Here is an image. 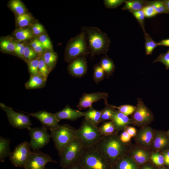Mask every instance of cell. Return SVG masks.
Returning a JSON list of instances; mask_svg holds the SVG:
<instances>
[{
	"mask_svg": "<svg viewBox=\"0 0 169 169\" xmlns=\"http://www.w3.org/2000/svg\"><path fill=\"white\" fill-rule=\"evenodd\" d=\"M51 71L41 56L39 61L38 74L47 80L49 74Z\"/></svg>",
	"mask_w": 169,
	"mask_h": 169,
	"instance_id": "cell-35",
	"label": "cell"
},
{
	"mask_svg": "<svg viewBox=\"0 0 169 169\" xmlns=\"http://www.w3.org/2000/svg\"><path fill=\"white\" fill-rule=\"evenodd\" d=\"M76 130L67 124L59 125L57 127L50 130L51 137L58 154L66 146L75 139Z\"/></svg>",
	"mask_w": 169,
	"mask_h": 169,
	"instance_id": "cell-7",
	"label": "cell"
},
{
	"mask_svg": "<svg viewBox=\"0 0 169 169\" xmlns=\"http://www.w3.org/2000/svg\"><path fill=\"white\" fill-rule=\"evenodd\" d=\"M10 140L8 138L0 137V161L3 162L5 159L9 157L11 152L10 149Z\"/></svg>",
	"mask_w": 169,
	"mask_h": 169,
	"instance_id": "cell-25",
	"label": "cell"
},
{
	"mask_svg": "<svg viewBox=\"0 0 169 169\" xmlns=\"http://www.w3.org/2000/svg\"><path fill=\"white\" fill-rule=\"evenodd\" d=\"M38 39L45 49L49 50L52 49V45L51 42L46 35L44 34L40 35L38 37Z\"/></svg>",
	"mask_w": 169,
	"mask_h": 169,
	"instance_id": "cell-45",
	"label": "cell"
},
{
	"mask_svg": "<svg viewBox=\"0 0 169 169\" xmlns=\"http://www.w3.org/2000/svg\"><path fill=\"white\" fill-rule=\"evenodd\" d=\"M78 162L83 169H112L104 156L94 147L84 148Z\"/></svg>",
	"mask_w": 169,
	"mask_h": 169,
	"instance_id": "cell-4",
	"label": "cell"
},
{
	"mask_svg": "<svg viewBox=\"0 0 169 169\" xmlns=\"http://www.w3.org/2000/svg\"><path fill=\"white\" fill-rule=\"evenodd\" d=\"M112 169H139L136 162L132 157L125 155L114 166Z\"/></svg>",
	"mask_w": 169,
	"mask_h": 169,
	"instance_id": "cell-21",
	"label": "cell"
},
{
	"mask_svg": "<svg viewBox=\"0 0 169 169\" xmlns=\"http://www.w3.org/2000/svg\"><path fill=\"white\" fill-rule=\"evenodd\" d=\"M30 44L32 48L33 49L37 46L42 44L38 39L35 38L31 42Z\"/></svg>",
	"mask_w": 169,
	"mask_h": 169,
	"instance_id": "cell-51",
	"label": "cell"
},
{
	"mask_svg": "<svg viewBox=\"0 0 169 169\" xmlns=\"http://www.w3.org/2000/svg\"><path fill=\"white\" fill-rule=\"evenodd\" d=\"M104 108L101 110V122L106 120H111L113 115L115 112V108L112 105L108 103L105 104Z\"/></svg>",
	"mask_w": 169,
	"mask_h": 169,
	"instance_id": "cell-29",
	"label": "cell"
},
{
	"mask_svg": "<svg viewBox=\"0 0 169 169\" xmlns=\"http://www.w3.org/2000/svg\"><path fill=\"white\" fill-rule=\"evenodd\" d=\"M125 129V130L127 132L131 137H133L136 135V130L135 127L131 126H128Z\"/></svg>",
	"mask_w": 169,
	"mask_h": 169,
	"instance_id": "cell-49",
	"label": "cell"
},
{
	"mask_svg": "<svg viewBox=\"0 0 169 169\" xmlns=\"http://www.w3.org/2000/svg\"><path fill=\"white\" fill-rule=\"evenodd\" d=\"M37 54L33 49L28 46L25 47L23 59L27 62L35 59L37 57Z\"/></svg>",
	"mask_w": 169,
	"mask_h": 169,
	"instance_id": "cell-41",
	"label": "cell"
},
{
	"mask_svg": "<svg viewBox=\"0 0 169 169\" xmlns=\"http://www.w3.org/2000/svg\"><path fill=\"white\" fill-rule=\"evenodd\" d=\"M41 57L51 71L55 67L58 58L57 54L54 51L49 50L45 52Z\"/></svg>",
	"mask_w": 169,
	"mask_h": 169,
	"instance_id": "cell-26",
	"label": "cell"
},
{
	"mask_svg": "<svg viewBox=\"0 0 169 169\" xmlns=\"http://www.w3.org/2000/svg\"><path fill=\"white\" fill-rule=\"evenodd\" d=\"M82 30L85 33L89 53L91 57L106 54L111 41L106 33L95 27H83Z\"/></svg>",
	"mask_w": 169,
	"mask_h": 169,
	"instance_id": "cell-2",
	"label": "cell"
},
{
	"mask_svg": "<svg viewBox=\"0 0 169 169\" xmlns=\"http://www.w3.org/2000/svg\"><path fill=\"white\" fill-rule=\"evenodd\" d=\"M75 133V138L84 148L94 147L103 136L99 127L85 118Z\"/></svg>",
	"mask_w": 169,
	"mask_h": 169,
	"instance_id": "cell-3",
	"label": "cell"
},
{
	"mask_svg": "<svg viewBox=\"0 0 169 169\" xmlns=\"http://www.w3.org/2000/svg\"><path fill=\"white\" fill-rule=\"evenodd\" d=\"M40 57L39 56L28 62V70L30 75L38 74V68Z\"/></svg>",
	"mask_w": 169,
	"mask_h": 169,
	"instance_id": "cell-36",
	"label": "cell"
},
{
	"mask_svg": "<svg viewBox=\"0 0 169 169\" xmlns=\"http://www.w3.org/2000/svg\"><path fill=\"white\" fill-rule=\"evenodd\" d=\"M86 57L80 56L71 61L68 66L69 73L72 76L80 78L86 74L88 65Z\"/></svg>",
	"mask_w": 169,
	"mask_h": 169,
	"instance_id": "cell-14",
	"label": "cell"
},
{
	"mask_svg": "<svg viewBox=\"0 0 169 169\" xmlns=\"http://www.w3.org/2000/svg\"><path fill=\"white\" fill-rule=\"evenodd\" d=\"M137 20L144 33L146 32L145 28V15L142 10L131 12Z\"/></svg>",
	"mask_w": 169,
	"mask_h": 169,
	"instance_id": "cell-40",
	"label": "cell"
},
{
	"mask_svg": "<svg viewBox=\"0 0 169 169\" xmlns=\"http://www.w3.org/2000/svg\"><path fill=\"white\" fill-rule=\"evenodd\" d=\"M99 128L103 136H108L116 134L115 129L112 120L104 122Z\"/></svg>",
	"mask_w": 169,
	"mask_h": 169,
	"instance_id": "cell-28",
	"label": "cell"
},
{
	"mask_svg": "<svg viewBox=\"0 0 169 169\" xmlns=\"http://www.w3.org/2000/svg\"><path fill=\"white\" fill-rule=\"evenodd\" d=\"M47 80L39 74L30 75L29 80L25 84L26 88L32 90L42 88L46 84Z\"/></svg>",
	"mask_w": 169,
	"mask_h": 169,
	"instance_id": "cell-19",
	"label": "cell"
},
{
	"mask_svg": "<svg viewBox=\"0 0 169 169\" xmlns=\"http://www.w3.org/2000/svg\"><path fill=\"white\" fill-rule=\"evenodd\" d=\"M104 156L112 167L125 156L126 148L117 134L103 136L94 147Z\"/></svg>",
	"mask_w": 169,
	"mask_h": 169,
	"instance_id": "cell-1",
	"label": "cell"
},
{
	"mask_svg": "<svg viewBox=\"0 0 169 169\" xmlns=\"http://www.w3.org/2000/svg\"><path fill=\"white\" fill-rule=\"evenodd\" d=\"M64 169H83V168L80 164L79 162H78L68 166Z\"/></svg>",
	"mask_w": 169,
	"mask_h": 169,
	"instance_id": "cell-54",
	"label": "cell"
},
{
	"mask_svg": "<svg viewBox=\"0 0 169 169\" xmlns=\"http://www.w3.org/2000/svg\"><path fill=\"white\" fill-rule=\"evenodd\" d=\"M0 107L7 114L10 125L13 127L19 129H28L32 125L29 115L18 112L5 104L0 103Z\"/></svg>",
	"mask_w": 169,
	"mask_h": 169,
	"instance_id": "cell-8",
	"label": "cell"
},
{
	"mask_svg": "<svg viewBox=\"0 0 169 169\" xmlns=\"http://www.w3.org/2000/svg\"><path fill=\"white\" fill-rule=\"evenodd\" d=\"M108 94L105 92H98L90 93H84L79 99L77 105L79 109L86 110L92 107L93 103L103 100L105 104L108 103Z\"/></svg>",
	"mask_w": 169,
	"mask_h": 169,
	"instance_id": "cell-13",
	"label": "cell"
},
{
	"mask_svg": "<svg viewBox=\"0 0 169 169\" xmlns=\"http://www.w3.org/2000/svg\"><path fill=\"white\" fill-rule=\"evenodd\" d=\"M31 31L33 34L38 35L44 32V28L41 24L37 23L33 25Z\"/></svg>",
	"mask_w": 169,
	"mask_h": 169,
	"instance_id": "cell-47",
	"label": "cell"
},
{
	"mask_svg": "<svg viewBox=\"0 0 169 169\" xmlns=\"http://www.w3.org/2000/svg\"><path fill=\"white\" fill-rule=\"evenodd\" d=\"M149 1L143 0H125L124 5L122 9L127 10L130 12L142 10L148 5Z\"/></svg>",
	"mask_w": 169,
	"mask_h": 169,
	"instance_id": "cell-20",
	"label": "cell"
},
{
	"mask_svg": "<svg viewBox=\"0 0 169 169\" xmlns=\"http://www.w3.org/2000/svg\"><path fill=\"white\" fill-rule=\"evenodd\" d=\"M54 114L59 121L63 119L74 121L84 116V112L74 109L68 105L61 110Z\"/></svg>",
	"mask_w": 169,
	"mask_h": 169,
	"instance_id": "cell-16",
	"label": "cell"
},
{
	"mask_svg": "<svg viewBox=\"0 0 169 169\" xmlns=\"http://www.w3.org/2000/svg\"><path fill=\"white\" fill-rule=\"evenodd\" d=\"M16 20L18 25L21 27H23L29 24L31 20V17L28 13H25L22 15H18Z\"/></svg>",
	"mask_w": 169,
	"mask_h": 169,
	"instance_id": "cell-38",
	"label": "cell"
},
{
	"mask_svg": "<svg viewBox=\"0 0 169 169\" xmlns=\"http://www.w3.org/2000/svg\"><path fill=\"white\" fill-rule=\"evenodd\" d=\"M25 47L24 44L18 50L15 52L17 56L23 59V55Z\"/></svg>",
	"mask_w": 169,
	"mask_h": 169,
	"instance_id": "cell-50",
	"label": "cell"
},
{
	"mask_svg": "<svg viewBox=\"0 0 169 169\" xmlns=\"http://www.w3.org/2000/svg\"><path fill=\"white\" fill-rule=\"evenodd\" d=\"M44 49H45L41 44L37 46L33 49V50L37 54L40 55L43 53Z\"/></svg>",
	"mask_w": 169,
	"mask_h": 169,
	"instance_id": "cell-52",
	"label": "cell"
},
{
	"mask_svg": "<svg viewBox=\"0 0 169 169\" xmlns=\"http://www.w3.org/2000/svg\"><path fill=\"white\" fill-rule=\"evenodd\" d=\"M163 156L164 159V163L169 166V150L164 151Z\"/></svg>",
	"mask_w": 169,
	"mask_h": 169,
	"instance_id": "cell-53",
	"label": "cell"
},
{
	"mask_svg": "<svg viewBox=\"0 0 169 169\" xmlns=\"http://www.w3.org/2000/svg\"><path fill=\"white\" fill-rule=\"evenodd\" d=\"M28 115L37 118L43 126L50 130L57 127L59 121L54 113L45 110L39 111L32 113H27Z\"/></svg>",
	"mask_w": 169,
	"mask_h": 169,
	"instance_id": "cell-15",
	"label": "cell"
},
{
	"mask_svg": "<svg viewBox=\"0 0 169 169\" xmlns=\"http://www.w3.org/2000/svg\"><path fill=\"white\" fill-rule=\"evenodd\" d=\"M113 106L118 111L127 116L133 113L136 108V106L130 105H124L118 106L113 105Z\"/></svg>",
	"mask_w": 169,
	"mask_h": 169,
	"instance_id": "cell-37",
	"label": "cell"
},
{
	"mask_svg": "<svg viewBox=\"0 0 169 169\" xmlns=\"http://www.w3.org/2000/svg\"><path fill=\"white\" fill-rule=\"evenodd\" d=\"M17 39L19 41H23L32 38L33 33L29 28H24L17 31L15 33Z\"/></svg>",
	"mask_w": 169,
	"mask_h": 169,
	"instance_id": "cell-33",
	"label": "cell"
},
{
	"mask_svg": "<svg viewBox=\"0 0 169 169\" xmlns=\"http://www.w3.org/2000/svg\"><path fill=\"white\" fill-rule=\"evenodd\" d=\"M116 132L125 129L128 125L133 123L132 120L119 111H115L111 120Z\"/></svg>",
	"mask_w": 169,
	"mask_h": 169,
	"instance_id": "cell-18",
	"label": "cell"
},
{
	"mask_svg": "<svg viewBox=\"0 0 169 169\" xmlns=\"http://www.w3.org/2000/svg\"><path fill=\"white\" fill-rule=\"evenodd\" d=\"M140 169H155V168L152 165L147 164L143 166Z\"/></svg>",
	"mask_w": 169,
	"mask_h": 169,
	"instance_id": "cell-56",
	"label": "cell"
},
{
	"mask_svg": "<svg viewBox=\"0 0 169 169\" xmlns=\"http://www.w3.org/2000/svg\"><path fill=\"white\" fill-rule=\"evenodd\" d=\"M84 149L76 138L66 146L59 154L61 168L64 169L78 162Z\"/></svg>",
	"mask_w": 169,
	"mask_h": 169,
	"instance_id": "cell-6",
	"label": "cell"
},
{
	"mask_svg": "<svg viewBox=\"0 0 169 169\" xmlns=\"http://www.w3.org/2000/svg\"><path fill=\"white\" fill-rule=\"evenodd\" d=\"M152 162L157 166H161L164 163V159L163 155L159 153H154L151 156Z\"/></svg>",
	"mask_w": 169,
	"mask_h": 169,
	"instance_id": "cell-43",
	"label": "cell"
},
{
	"mask_svg": "<svg viewBox=\"0 0 169 169\" xmlns=\"http://www.w3.org/2000/svg\"><path fill=\"white\" fill-rule=\"evenodd\" d=\"M160 62L166 67V69H169V49L165 53L161 54L153 61V63Z\"/></svg>",
	"mask_w": 169,
	"mask_h": 169,
	"instance_id": "cell-42",
	"label": "cell"
},
{
	"mask_svg": "<svg viewBox=\"0 0 169 169\" xmlns=\"http://www.w3.org/2000/svg\"><path fill=\"white\" fill-rule=\"evenodd\" d=\"M47 129L43 126L39 127H31L28 129L31 138L29 143L33 151L38 150L49 143L51 137Z\"/></svg>",
	"mask_w": 169,
	"mask_h": 169,
	"instance_id": "cell-10",
	"label": "cell"
},
{
	"mask_svg": "<svg viewBox=\"0 0 169 169\" xmlns=\"http://www.w3.org/2000/svg\"><path fill=\"white\" fill-rule=\"evenodd\" d=\"M101 110H99L94 108L93 107L88 110L84 112V116L87 120L97 126L101 122Z\"/></svg>",
	"mask_w": 169,
	"mask_h": 169,
	"instance_id": "cell-24",
	"label": "cell"
},
{
	"mask_svg": "<svg viewBox=\"0 0 169 169\" xmlns=\"http://www.w3.org/2000/svg\"><path fill=\"white\" fill-rule=\"evenodd\" d=\"M158 46H163L169 47V38L162 40L159 42L158 43Z\"/></svg>",
	"mask_w": 169,
	"mask_h": 169,
	"instance_id": "cell-55",
	"label": "cell"
},
{
	"mask_svg": "<svg viewBox=\"0 0 169 169\" xmlns=\"http://www.w3.org/2000/svg\"><path fill=\"white\" fill-rule=\"evenodd\" d=\"M105 7L108 8H116L124 3L125 0H104L103 1Z\"/></svg>",
	"mask_w": 169,
	"mask_h": 169,
	"instance_id": "cell-44",
	"label": "cell"
},
{
	"mask_svg": "<svg viewBox=\"0 0 169 169\" xmlns=\"http://www.w3.org/2000/svg\"><path fill=\"white\" fill-rule=\"evenodd\" d=\"M9 5L11 8L18 15L25 13V8L23 3L19 0H13L10 1Z\"/></svg>",
	"mask_w": 169,
	"mask_h": 169,
	"instance_id": "cell-34",
	"label": "cell"
},
{
	"mask_svg": "<svg viewBox=\"0 0 169 169\" xmlns=\"http://www.w3.org/2000/svg\"><path fill=\"white\" fill-rule=\"evenodd\" d=\"M24 44L22 43H18L16 44L15 49L14 51V52L18 50Z\"/></svg>",
	"mask_w": 169,
	"mask_h": 169,
	"instance_id": "cell-57",
	"label": "cell"
},
{
	"mask_svg": "<svg viewBox=\"0 0 169 169\" xmlns=\"http://www.w3.org/2000/svg\"><path fill=\"white\" fill-rule=\"evenodd\" d=\"M131 153L132 158L138 165L144 164L148 162L150 159L149 152L143 148L136 149Z\"/></svg>",
	"mask_w": 169,
	"mask_h": 169,
	"instance_id": "cell-22",
	"label": "cell"
},
{
	"mask_svg": "<svg viewBox=\"0 0 169 169\" xmlns=\"http://www.w3.org/2000/svg\"><path fill=\"white\" fill-rule=\"evenodd\" d=\"M154 135V131L151 128L145 127L138 132L136 136V141L141 146L148 147L152 144Z\"/></svg>",
	"mask_w": 169,
	"mask_h": 169,
	"instance_id": "cell-17",
	"label": "cell"
},
{
	"mask_svg": "<svg viewBox=\"0 0 169 169\" xmlns=\"http://www.w3.org/2000/svg\"><path fill=\"white\" fill-rule=\"evenodd\" d=\"M169 143L168 139L165 135L157 133L154 135L152 144L155 149L160 150L167 146Z\"/></svg>",
	"mask_w": 169,
	"mask_h": 169,
	"instance_id": "cell-27",
	"label": "cell"
},
{
	"mask_svg": "<svg viewBox=\"0 0 169 169\" xmlns=\"http://www.w3.org/2000/svg\"></svg>",
	"mask_w": 169,
	"mask_h": 169,
	"instance_id": "cell-60",
	"label": "cell"
},
{
	"mask_svg": "<svg viewBox=\"0 0 169 169\" xmlns=\"http://www.w3.org/2000/svg\"><path fill=\"white\" fill-rule=\"evenodd\" d=\"M29 142L24 141L16 146L11 152L9 159L15 167H24L31 152Z\"/></svg>",
	"mask_w": 169,
	"mask_h": 169,
	"instance_id": "cell-9",
	"label": "cell"
},
{
	"mask_svg": "<svg viewBox=\"0 0 169 169\" xmlns=\"http://www.w3.org/2000/svg\"><path fill=\"white\" fill-rule=\"evenodd\" d=\"M144 13L145 17L151 18L156 16L157 13L153 8L150 5H147L145 7L142 9Z\"/></svg>",
	"mask_w": 169,
	"mask_h": 169,
	"instance_id": "cell-46",
	"label": "cell"
},
{
	"mask_svg": "<svg viewBox=\"0 0 169 169\" xmlns=\"http://www.w3.org/2000/svg\"><path fill=\"white\" fill-rule=\"evenodd\" d=\"M90 54L84 32H81L71 38L68 42L64 54L65 60L70 62L74 59L80 56L86 57Z\"/></svg>",
	"mask_w": 169,
	"mask_h": 169,
	"instance_id": "cell-5",
	"label": "cell"
},
{
	"mask_svg": "<svg viewBox=\"0 0 169 169\" xmlns=\"http://www.w3.org/2000/svg\"><path fill=\"white\" fill-rule=\"evenodd\" d=\"M144 33L146 54L147 55H150L152 54L156 47L158 46V43L154 41L148 33L146 32Z\"/></svg>",
	"mask_w": 169,
	"mask_h": 169,
	"instance_id": "cell-30",
	"label": "cell"
},
{
	"mask_svg": "<svg viewBox=\"0 0 169 169\" xmlns=\"http://www.w3.org/2000/svg\"><path fill=\"white\" fill-rule=\"evenodd\" d=\"M104 70L105 77L109 78L112 74L115 69V64L112 59L107 55L103 56L99 62Z\"/></svg>",
	"mask_w": 169,
	"mask_h": 169,
	"instance_id": "cell-23",
	"label": "cell"
},
{
	"mask_svg": "<svg viewBox=\"0 0 169 169\" xmlns=\"http://www.w3.org/2000/svg\"><path fill=\"white\" fill-rule=\"evenodd\" d=\"M16 43L9 40H3L0 42V47L7 52H14Z\"/></svg>",
	"mask_w": 169,
	"mask_h": 169,
	"instance_id": "cell-39",
	"label": "cell"
},
{
	"mask_svg": "<svg viewBox=\"0 0 169 169\" xmlns=\"http://www.w3.org/2000/svg\"><path fill=\"white\" fill-rule=\"evenodd\" d=\"M161 169H166V168H161Z\"/></svg>",
	"mask_w": 169,
	"mask_h": 169,
	"instance_id": "cell-59",
	"label": "cell"
},
{
	"mask_svg": "<svg viewBox=\"0 0 169 169\" xmlns=\"http://www.w3.org/2000/svg\"><path fill=\"white\" fill-rule=\"evenodd\" d=\"M93 70L94 80L96 84H98L105 77V74L100 63L94 65Z\"/></svg>",
	"mask_w": 169,
	"mask_h": 169,
	"instance_id": "cell-32",
	"label": "cell"
},
{
	"mask_svg": "<svg viewBox=\"0 0 169 169\" xmlns=\"http://www.w3.org/2000/svg\"><path fill=\"white\" fill-rule=\"evenodd\" d=\"M167 9L169 11V0H161Z\"/></svg>",
	"mask_w": 169,
	"mask_h": 169,
	"instance_id": "cell-58",
	"label": "cell"
},
{
	"mask_svg": "<svg viewBox=\"0 0 169 169\" xmlns=\"http://www.w3.org/2000/svg\"><path fill=\"white\" fill-rule=\"evenodd\" d=\"M148 5L152 6L158 14H169L167 9L161 0L149 1Z\"/></svg>",
	"mask_w": 169,
	"mask_h": 169,
	"instance_id": "cell-31",
	"label": "cell"
},
{
	"mask_svg": "<svg viewBox=\"0 0 169 169\" xmlns=\"http://www.w3.org/2000/svg\"><path fill=\"white\" fill-rule=\"evenodd\" d=\"M57 163L48 154L38 150L32 151L26 163L24 169H44L46 164L49 162Z\"/></svg>",
	"mask_w": 169,
	"mask_h": 169,
	"instance_id": "cell-11",
	"label": "cell"
},
{
	"mask_svg": "<svg viewBox=\"0 0 169 169\" xmlns=\"http://www.w3.org/2000/svg\"><path fill=\"white\" fill-rule=\"evenodd\" d=\"M131 136L125 130L121 134L120 136L121 141L124 143L129 142L131 140Z\"/></svg>",
	"mask_w": 169,
	"mask_h": 169,
	"instance_id": "cell-48",
	"label": "cell"
},
{
	"mask_svg": "<svg viewBox=\"0 0 169 169\" xmlns=\"http://www.w3.org/2000/svg\"><path fill=\"white\" fill-rule=\"evenodd\" d=\"M136 108L132 116L133 123L138 125L148 124L153 119V115L142 99L138 98Z\"/></svg>",
	"mask_w": 169,
	"mask_h": 169,
	"instance_id": "cell-12",
	"label": "cell"
}]
</instances>
